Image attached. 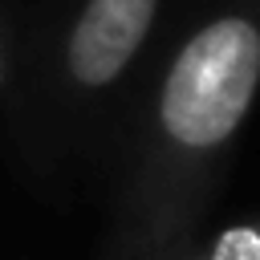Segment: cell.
<instances>
[{
    "label": "cell",
    "instance_id": "obj_1",
    "mask_svg": "<svg viewBox=\"0 0 260 260\" xmlns=\"http://www.w3.org/2000/svg\"><path fill=\"white\" fill-rule=\"evenodd\" d=\"M260 93V0H215L175 45L146 130L138 183V244L146 260L187 240V228Z\"/></svg>",
    "mask_w": 260,
    "mask_h": 260
},
{
    "label": "cell",
    "instance_id": "obj_4",
    "mask_svg": "<svg viewBox=\"0 0 260 260\" xmlns=\"http://www.w3.org/2000/svg\"><path fill=\"white\" fill-rule=\"evenodd\" d=\"M4 69H8V65H4V45H0V81H4Z\"/></svg>",
    "mask_w": 260,
    "mask_h": 260
},
{
    "label": "cell",
    "instance_id": "obj_3",
    "mask_svg": "<svg viewBox=\"0 0 260 260\" xmlns=\"http://www.w3.org/2000/svg\"><path fill=\"white\" fill-rule=\"evenodd\" d=\"M203 260H260V219H240L219 228L203 252Z\"/></svg>",
    "mask_w": 260,
    "mask_h": 260
},
{
    "label": "cell",
    "instance_id": "obj_5",
    "mask_svg": "<svg viewBox=\"0 0 260 260\" xmlns=\"http://www.w3.org/2000/svg\"><path fill=\"white\" fill-rule=\"evenodd\" d=\"M183 260H203V256H199V252H191V256H183Z\"/></svg>",
    "mask_w": 260,
    "mask_h": 260
},
{
    "label": "cell",
    "instance_id": "obj_2",
    "mask_svg": "<svg viewBox=\"0 0 260 260\" xmlns=\"http://www.w3.org/2000/svg\"><path fill=\"white\" fill-rule=\"evenodd\" d=\"M162 0H85L65 37V73L77 89H110L142 53Z\"/></svg>",
    "mask_w": 260,
    "mask_h": 260
}]
</instances>
